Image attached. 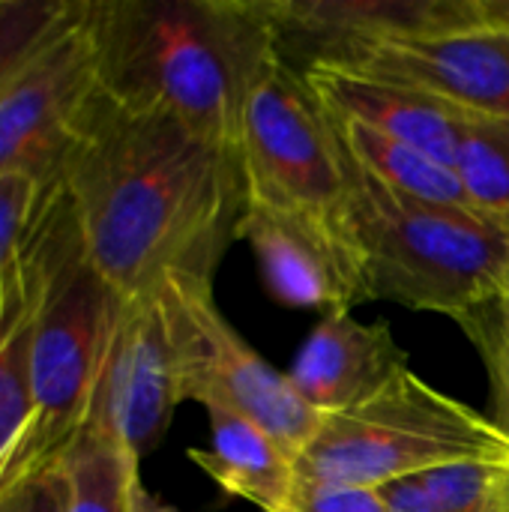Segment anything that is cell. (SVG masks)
<instances>
[{
  "label": "cell",
  "mask_w": 509,
  "mask_h": 512,
  "mask_svg": "<svg viewBox=\"0 0 509 512\" xmlns=\"http://www.w3.org/2000/svg\"><path fill=\"white\" fill-rule=\"evenodd\" d=\"M498 498H501V512H509V459L501 468V480H498Z\"/></svg>",
  "instance_id": "83f0119b"
},
{
  "label": "cell",
  "mask_w": 509,
  "mask_h": 512,
  "mask_svg": "<svg viewBox=\"0 0 509 512\" xmlns=\"http://www.w3.org/2000/svg\"><path fill=\"white\" fill-rule=\"evenodd\" d=\"M348 222L372 297L459 318L489 300L507 273V216L402 195L351 159Z\"/></svg>",
  "instance_id": "277c9868"
},
{
  "label": "cell",
  "mask_w": 509,
  "mask_h": 512,
  "mask_svg": "<svg viewBox=\"0 0 509 512\" xmlns=\"http://www.w3.org/2000/svg\"><path fill=\"white\" fill-rule=\"evenodd\" d=\"M57 474L66 486V512H135L141 462L96 429H84Z\"/></svg>",
  "instance_id": "e0dca14e"
},
{
  "label": "cell",
  "mask_w": 509,
  "mask_h": 512,
  "mask_svg": "<svg viewBox=\"0 0 509 512\" xmlns=\"http://www.w3.org/2000/svg\"><path fill=\"white\" fill-rule=\"evenodd\" d=\"M339 135L351 159L384 186L432 204L471 207L453 165L360 123H339Z\"/></svg>",
  "instance_id": "2e32d148"
},
{
  "label": "cell",
  "mask_w": 509,
  "mask_h": 512,
  "mask_svg": "<svg viewBox=\"0 0 509 512\" xmlns=\"http://www.w3.org/2000/svg\"><path fill=\"white\" fill-rule=\"evenodd\" d=\"M78 0H0V90L63 30Z\"/></svg>",
  "instance_id": "ffe728a7"
},
{
  "label": "cell",
  "mask_w": 509,
  "mask_h": 512,
  "mask_svg": "<svg viewBox=\"0 0 509 512\" xmlns=\"http://www.w3.org/2000/svg\"><path fill=\"white\" fill-rule=\"evenodd\" d=\"M0 512H66V486L57 468L6 492L0 498Z\"/></svg>",
  "instance_id": "d4e9b609"
},
{
  "label": "cell",
  "mask_w": 509,
  "mask_h": 512,
  "mask_svg": "<svg viewBox=\"0 0 509 512\" xmlns=\"http://www.w3.org/2000/svg\"><path fill=\"white\" fill-rule=\"evenodd\" d=\"M480 27L509 33V0H477Z\"/></svg>",
  "instance_id": "484cf974"
},
{
  "label": "cell",
  "mask_w": 509,
  "mask_h": 512,
  "mask_svg": "<svg viewBox=\"0 0 509 512\" xmlns=\"http://www.w3.org/2000/svg\"><path fill=\"white\" fill-rule=\"evenodd\" d=\"M30 336H33V300L24 252L9 297L0 306V468L24 435L33 414L30 390Z\"/></svg>",
  "instance_id": "ac0fdd59"
},
{
  "label": "cell",
  "mask_w": 509,
  "mask_h": 512,
  "mask_svg": "<svg viewBox=\"0 0 509 512\" xmlns=\"http://www.w3.org/2000/svg\"><path fill=\"white\" fill-rule=\"evenodd\" d=\"M509 435L483 411L435 390L411 366L363 405L324 417L297 456V477L384 489L465 462H507Z\"/></svg>",
  "instance_id": "5b68a950"
},
{
  "label": "cell",
  "mask_w": 509,
  "mask_h": 512,
  "mask_svg": "<svg viewBox=\"0 0 509 512\" xmlns=\"http://www.w3.org/2000/svg\"><path fill=\"white\" fill-rule=\"evenodd\" d=\"M156 294L171 333L180 399L252 420L297 462L324 417L297 396L288 372L273 369L228 324L216 306L213 279L174 273Z\"/></svg>",
  "instance_id": "8992f818"
},
{
  "label": "cell",
  "mask_w": 509,
  "mask_h": 512,
  "mask_svg": "<svg viewBox=\"0 0 509 512\" xmlns=\"http://www.w3.org/2000/svg\"><path fill=\"white\" fill-rule=\"evenodd\" d=\"M99 90L237 150L252 87L279 57L264 0H87Z\"/></svg>",
  "instance_id": "7a4b0ae2"
},
{
  "label": "cell",
  "mask_w": 509,
  "mask_h": 512,
  "mask_svg": "<svg viewBox=\"0 0 509 512\" xmlns=\"http://www.w3.org/2000/svg\"><path fill=\"white\" fill-rule=\"evenodd\" d=\"M408 369L390 324H363L351 309L324 312L291 363V387L321 417L363 405L390 378Z\"/></svg>",
  "instance_id": "5bb4252c"
},
{
  "label": "cell",
  "mask_w": 509,
  "mask_h": 512,
  "mask_svg": "<svg viewBox=\"0 0 509 512\" xmlns=\"http://www.w3.org/2000/svg\"><path fill=\"white\" fill-rule=\"evenodd\" d=\"M135 512H183V510H177V507H171V504H165V501L153 498V495L144 489V483H141V489L135 492Z\"/></svg>",
  "instance_id": "4316f807"
},
{
  "label": "cell",
  "mask_w": 509,
  "mask_h": 512,
  "mask_svg": "<svg viewBox=\"0 0 509 512\" xmlns=\"http://www.w3.org/2000/svg\"><path fill=\"white\" fill-rule=\"evenodd\" d=\"M180 402L174 348L159 294L123 297L87 426L141 462L162 441Z\"/></svg>",
  "instance_id": "8fae6325"
},
{
  "label": "cell",
  "mask_w": 509,
  "mask_h": 512,
  "mask_svg": "<svg viewBox=\"0 0 509 512\" xmlns=\"http://www.w3.org/2000/svg\"><path fill=\"white\" fill-rule=\"evenodd\" d=\"M96 93L87 0H78L63 30L0 90V177L27 174L45 192L60 186Z\"/></svg>",
  "instance_id": "ba28073f"
},
{
  "label": "cell",
  "mask_w": 509,
  "mask_h": 512,
  "mask_svg": "<svg viewBox=\"0 0 509 512\" xmlns=\"http://www.w3.org/2000/svg\"><path fill=\"white\" fill-rule=\"evenodd\" d=\"M501 468L504 462H465L429 471L417 480L438 512H501Z\"/></svg>",
  "instance_id": "7402d4cb"
},
{
  "label": "cell",
  "mask_w": 509,
  "mask_h": 512,
  "mask_svg": "<svg viewBox=\"0 0 509 512\" xmlns=\"http://www.w3.org/2000/svg\"><path fill=\"white\" fill-rule=\"evenodd\" d=\"M279 57L297 72L357 66L372 48L480 27L477 0H264Z\"/></svg>",
  "instance_id": "30bf717a"
},
{
  "label": "cell",
  "mask_w": 509,
  "mask_h": 512,
  "mask_svg": "<svg viewBox=\"0 0 509 512\" xmlns=\"http://www.w3.org/2000/svg\"><path fill=\"white\" fill-rule=\"evenodd\" d=\"M60 186L93 267L120 297L150 294L174 273L216 279L246 207L237 150L102 90Z\"/></svg>",
  "instance_id": "6da1fadb"
},
{
  "label": "cell",
  "mask_w": 509,
  "mask_h": 512,
  "mask_svg": "<svg viewBox=\"0 0 509 512\" xmlns=\"http://www.w3.org/2000/svg\"><path fill=\"white\" fill-rule=\"evenodd\" d=\"M45 189L27 174L0 177V306L18 276L21 252L36 222Z\"/></svg>",
  "instance_id": "603a6c76"
},
{
  "label": "cell",
  "mask_w": 509,
  "mask_h": 512,
  "mask_svg": "<svg viewBox=\"0 0 509 512\" xmlns=\"http://www.w3.org/2000/svg\"><path fill=\"white\" fill-rule=\"evenodd\" d=\"M282 512H390L384 498L372 489H342L312 480L294 483V492Z\"/></svg>",
  "instance_id": "cb8c5ba5"
},
{
  "label": "cell",
  "mask_w": 509,
  "mask_h": 512,
  "mask_svg": "<svg viewBox=\"0 0 509 512\" xmlns=\"http://www.w3.org/2000/svg\"><path fill=\"white\" fill-rule=\"evenodd\" d=\"M246 201L345 216L351 153L306 78L276 57L249 93L237 141Z\"/></svg>",
  "instance_id": "52a82bcc"
},
{
  "label": "cell",
  "mask_w": 509,
  "mask_h": 512,
  "mask_svg": "<svg viewBox=\"0 0 509 512\" xmlns=\"http://www.w3.org/2000/svg\"><path fill=\"white\" fill-rule=\"evenodd\" d=\"M237 237L255 252L261 279L282 306L339 312L372 300L366 261L348 213L327 216L246 201Z\"/></svg>",
  "instance_id": "9c48e42d"
},
{
  "label": "cell",
  "mask_w": 509,
  "mask_h": 512,
  "mask_svg": "<svg viewBox=\"0 0 509 512\" xmlns=\"http://www.w3.org/2000/svg\"><path fill=\"white\" fill-rule=\"evenodd\" d=\"M336 123H360L453 165L471 108L432 90L354 66L315 63L300 72Z\"/></svg>",
  "instance_id": "7c38bea8"
},
{
  "label": "cell",
  "mask_w": 509,
  "mask_h": 512,
  "mask_svg": "<svg viewBox=\"0 0 509 512\" xmlns=\"http://www.w3.org/2000/svg\"><path fill=\"white\" fill-rule=\"evenodd\" d=\"M30 276L33 414L0 468V498L60 465L90 423L120 294L93 267L63 186L42 195L24 243Z\"/></svg>",
  "instance_id": "3957f363"
},
{
  "label": "cell",
  "mask_w": 509,
  "mask_h": 512,
  "mask_svg": "<svg viewBox=\"0 0 509 512\" xmlns=\"http://www.w3.org/2000/svg\"><path fill=\"white\" fill-rule=\"evenodd\" d=\"M210 447L189 450L198 465L225 495L255 504L261 512H282L297 483L294 456L252 420L231 411H207Z\"/></svg>",
  "instance_id": "9a60e30c"
},
{
  "label": "cell",
  "mask_w": 509,
  "mask_h": 512,
  "mask_svg": "<svg viewBox=\"0 0 509 512\" xmlns=\"http://www.w3.org/2000/svg\"><path fill=\"white\" fill-rule=\"evenodd\" d=\"M354 69L432 90L462 108L509 117V33L474 27L465 33L402 39L372 48Z\"/></svg>",
  "instance_id": "4fadbf2b"
},
{
  "label": "cell",
  "mask_w": 509,
  "mask_h": 512,
  "mask_svg": "<svg viewBox=\"0 0 509 512\" xmlns=\"http://www.w3.org/2000/svg\"><path fill=\"white\" fill-rule=\"evenodd\" d=\"M453 171L474 210L509 216V117L471 111Z\"/></svg>",
  "instance_id": "d6986e66"
},
{
  "label": "cell",
  "mask_w": 509,
  "mask_h": 512,
  "mask_svg": "<svg viewBox=\"0 0 509 512\" xmlns=\"http://www.w3.org/2000/svg\"><path fill=\"white\" fill-rule=\"evenodd\" d=\"M456 324L465 330V336L474 342V348L480 351L486 363L489 387H492V408H495L492 420L509 435V258L501 288L489 300L459 315Z\"/></svg>",
  "instance_id": "44dd1931"
}]
</instances>
